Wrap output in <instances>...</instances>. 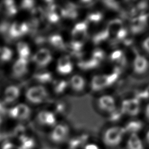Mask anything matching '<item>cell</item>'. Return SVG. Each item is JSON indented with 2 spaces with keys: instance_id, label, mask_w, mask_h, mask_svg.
Instances as JSON below:
<instances>
[{
  "instance_id": "obj_1",
  "label": "cell",
  "mask_w": 149,
  "mask_h": 149,
  "mask_svg": "<svg viewBox=\"0 0 149 149\" xmlns=\"http://www.w3.org/2000/svg\"><path fill=\"white\" fill-rule=\"evenodd\" d=\"M114 70L110 73H98L94 75L88 84L91 91L100 93L114 84L119 76V69L115 68Z\"/></svg>"
},
{
  "instance_id": "obj_2",
  "label": "cell",
  "mask_w": 149,
  "mask_h": 149,
  "mask_svg": "<svg viewBox=\"0 0 149 149\" xmlns=\"http://www.w3.org/2000/svg\"><path fill=\"white\" fill-rule=\"evenodd\" d=\"M24 96L26 101L33 105L47 103L49 100V93L45 86L34 84L26 89Z\"/></svg>"
},
{
  "instance_id": "obj_3",
  "label": "cell",
  "mask_w": 149,
  "mask_h": 149,
  "mask_svg": "<svg viewBox=\"0 0 149 149\" xmlns=\"http://www.w3.org/2000/svg\"><path fill=\"white\" fill-rule=\"evenodd\" d=\"M30 34V27L27 22L16 20L10 23L6 38L8 41H18Z\"/></svg>"
},
{
  "instance_id": "obj_4",
  "label": "cell",
  "mask_w": 149,
  "mask_h": 149,
  "mask_svg": "<svg viewBox=\"0 0 149 149\" xmlns=\"http://www.w3.org/2000/svg\"><path fill=\"white\" fill-rule=\"evenodd\" d=\"M36 68H47L53 61L52 51L47 47L38 48L30 58Z\"/></svg>"
},
{
  "instance_id": "obj_5",
  "label": "cell",
  "mask_w": 149,
  "mask_h": 149,
  "mask_svg": "<svg viewBox=\"0 0 149 149\" xmlns=\"http://www.w3.org/2000/svg\"><path fill=\"white\" fill-rule=\"evenodd\" d=\"M125 132V129L119 126H112L105 130L102 135V141L109 147H113L120 144Z\"/></svg>"
},
{
  "instance_id": "obj_6",
  "label": "cell",
  "mask_w": 149,
  "mask_h": 149,
  "mask_svg": "<svg viewBox=\"0 0 149 149\" xmlns=\"http://www.w3.org/2000/svg\"><path fill=\"white\" fill-rule=\"evenodd\" d=\"M31 109L26 103H17L9 109L8 115L10 118L18 121L27 120L31 116Z\"/></svg>"
},
{
  "instance_id": "obj_7",
  "label": "cell",
  "mask_w": 149,
  "mask_h": 149,
  "mask_svg": "<svg viewBox=\"0 0 149 149\" xmlns=\"http://www.w3.org/2000/svg\"><path fill=\"white\" fill-rule=\"evenodd\" d=\"M54 78L53 73L48 68H36L30 76V80L34 84L43 86L50 85Z\"/></svg>"
},
{
  "instance_id": "obj_8",
  "label": "cell",
  "mask_w": 149,
  "mask_h": 149,
  "mask_svg": "<svg viewBox=\"0 0 149 149\" xmlns=\"http://www.w3.org/2000/svg\"><path fill=\"white\" fill-rule=\"evenodd\" d=\"M74 69L73 59L68 55L65 54L61 55L56 60L55 70L61 77H64L72 74Z\"/></svg>"
},
{
  "instance_id": "obj_9",
  "label": "cell",
  "mask_w": 149,
  "mask_h": 149,
  "mask_svg": "<svg viewBox=\"0 0 149 149\" xmlns=\"http://www.w3.org/2000/svg\"><path fill=\"white\" fill-rule=\"evenodd\" d=\"M29 72V61L17 58L13 62L11 67L12 77L21 81Z\"/></svg>"
},
{
  "instance_id": "obj_10",
  "label": "cell",
  "mask_w": 149,
  "mask_h": 149,
  "mask_svg": "<svg viewBox=\"0 0 149 149\" xmlns=\"http://www.w3.org/2000/svg\"><path fill=\"white\" fill-rule=\"evenodd\" d=\"M95 108L100 112L108 115L116 108L114 97L109 94L100 95L95 100Z\"/></svg>"
},
{
  "instance_id": "obj_11",
  "label": "cell",
  "mask_w": 149,
  "mask_h": 149,
  "mask_svg": "<svg viewBox=\"0 0 149 149\" xmlns=\"http://www.w3.org/2000/svg\"><path fill=\"white\" fill-rule=\"evenodd\" d=\"M70 133V129L68 125L63 123H57L49 133L50 140L56 144L64 142L68 137Z\"/></svg>"
},
{
  "instance_id": "obj_12",
  "label": "cell",
  "mask_w": 149,
  "mask_h": 149,
  "mask_svg": "<svg viewBox=\"0 0 149 149\" xmlns=\"http://www.w3.org/2000/svg\"><path fill=\"white\" fill-rule=\"evenodd\" d=\"M69 91L76 94L83 93L87 87V82L86 78L81 74H72L68 79Z\"/></svg>"
},
{
  "instance_id": "obj_13",
  "label": "cell",
  "mask_w": 149,
  "mask_h": 149,
  "mask_svg": "<svg viewBox=\"0 0 149 149\" xmlns=\"http://www.w3.org/2000/svg\"><path fill=\"white\" fill-rule=\"evenodd\" d=\"M36 120L41 126L52 128L57 124L58 118L51 111L46 108L37 113Z\"/></svg>"
},
{
  "instance_id": "obj_14",
  "label": "cell",
  "mask_w": 149,
  "mask_h": 149,
  "mask_svg": "<svg viewBox=\"0 0 149 149\" xmlns=\"http://www.w3.org/2000/svg\"><path fill=\"white\" fill-rule=\"evenodd\" d=\"M88 28L84 20L75 23L70 31L72 40L84 42L88 37Z\"/></svg>"
},
{
  "instance_id": "obj_15",
  "label": "cell",
  "mask_w": 149,
  "mask_h": 149,
  "mask_svg": "<svg viewBox=\"0 0 149 149\" xmlns=\"http://www.w3.org/2000/svg\"><path fill=\"white\" fill-rule=\"evenodd\" d=\"M22 93V89L18 84H10L8 86L4 91L3 101L8 105L17 104Z\"/></svg>"
},
{
  "instance_id": "obj_16",
  "label": "cell",
  "mask_w": 149,
  "mask_h": 149,
  "mask_svg": "<svg viewBox=\"0 0 149 149\" xmlns=\"http://www.w3.org/2000/svg\"><path fill=\"white\" fill-rule=\"evenodd\" d=\"M65 51V54L72 59L75 58L78 60L84 56V42L72 40L66 42Z\"/></svg>"
},
{
  "instance_id": "obj_17",
  "label": "cell",
  "mask_w": 149,
  "mask_h": 149,
  "mask_svg": "<svg viewBox=\"0 0 149 149\" xmlns=\"http://www.w3.org/2000/svg\"><path fill=\"white\" fill-rule=\"evenodd\" d=\"M50 86L51 93L56 97H62L69 91L68 79L63 77H55Z\"/></svg>"
},
{
  "instance_id": "obj_18",
  "label": "cell",
  "mask_w": 149,
  "mask_h": 149,
  "mask_svg": "<svg viewBox=\"0 0 149 149\" xmlns=\"http://www.w3.org/2000/svg\"><path fill=\"white\" fill-rule=\"evenodd\" d=\"M47 45L51 51H65L66 42L60 34L52 33L48 35Z\"/></svg>"
},
{
  "instance_id": "obj_19",
  "label": "cell",
  "mask_w": 149,
  "mask_h": 149,
  "mask_svg": "<svg viewBox=\"0 0 149 149\" xmlns=\"http://www.w3.org/2000/svg\"><path fill=\"white\" fill-rule=\"evenodd\" d=\"M49 105V108H47L51 111L58 118V116H65L69 111V107L68 104L62 100H55L54 101H49L47 102Z\"/></svg>"
},
{
  "instance_id": "obj_20",
  "label": "cell",
  "mask_w": 149,
  "mask_h": 149,
  "mask_svg": "<svg viewBox=\"0 0 149 149\" xmlns=\"http://www.w3.org/2000/svg\"><path fill=\"white\" fill-rule=\"evenodd\" d=\"M140 105L139 101L136 98L125 100L121 106V111L123 113L131 116L137 115L140 111Z\"/></svg>"
},
{
  "instance_id": "obj_21",
  "label": "cell",
  "mask_w": 149,
  "mask_h": 149,
  "mask_svg": "<svg viewBox=\"0 0 149 149\" xmlns=\"http://www.w3.org/2000/svg\"><path fill=\"white\" fill-rule=\"evenodd\" d=\"M78 5L72 2H68L62 7L59 8L62 19L68 20H74L78 16Z\"/></svg>"
},
{
  "instance_id": "obj_22",
  "label": "cell",
  "mask_w": 149,
  "mask_h": 149,
  "mask_svg": "<svg viewBox=\"0 0 149 149\" xmlns=\"http://www.w3.org/2000/svg\"><path fill=\"white\" fill-rule=\"evenodd\" d=\"M15 51L17 58L27 59L29 61L30 60L33 54L30 44L22 40L16 42Z\"/></svg>"
},
{
  "instance_id": "obj_23",
  "label": "cell",
  "mask_w": 149,
  "mask_h": 149,
  "mask_svg": "<svg viewBox=\"0 0 149 149\" xmlns=\"http://www.w3.org/2000/svg\"><path fill=\"white\" fill-rule=\"evenodd\" d=\"M101 63L93 59L90 56L85 57L84 56L81 58L77 60V67L83 71H91L97 69Z\"/></svg>"
},
{
  "instance_id": "obj_24",
  "label": "cell",
  "mask_w": 149,
  "mask_h": 149,
  "mask_svg": "<svg viewBox=\"0 0 149 149\" xmlns=\"http://www.w3.org/2000/svg\"><path fill=\"white\" fill-rule=\"evenodd\" d=\"M104 14L100 10H93L88 12L85 17V22L88 27L90 26H96L101 24L104 19Z\"/></svg>"
},
{
  "instance_id": "obj_25",
  "label": "cell",
  "mask_w": 149,
  "mask_h": 149,
  "mask_svg": "<svg viewBox=\"0 0 149 149\" xmlns=\"http://www.w3.org/2000/svg\"><path fill=\"white\" fill-rule=\"evenodd\" d=\"M148 66V61L144 56L139 54L135 56L133 63V69L135 73L143 74L147 71Z\"/></svg>"
},
{
  "instance_id": "obj_26",
  "label": "cell",
  "mask_w": 149,
  "mask_h": 149,
  "mask_svg": "<svg viewBox=\"0 0 149 149\" xmlns=\"http://www.w3.org/2000/svg\"><path fill=\"white\" fill-rule=\"evenodd\" d=\"M109 37L110 35L107 29H101L93 34L91 37V41L95 47H99L100 45L105 42Z\"/></svg>"
},
{
  "instance_id": "obj_27",
  "label": "cell",
  "mask_w": 149,
  "mask_h": 149,
  "mask_svg": "<svg viewBox=\"0 0 149 149\" xmlns=\"http://www.w3.org/2000/svg\"><path fill=\"white\" fill-rule=\"evenodd\" d=\"M61 19L59 7L44 12V22L45 21L49 26H55L59 24Z\"/></svg>"
},
{
  "instance_id": "obj_28",
  "label": "cell",
  "mask_w": 149,
  "mask_h": 149,
  "mask_svg": "<svg viewBox=\"0 0 149 149\" xmlns=\"http://www.w3.org/2000/svg\"><path fill=\"white\" fill-rule=\"evenodd\" d=\"M2 9L4 14L8 17L15 16L19 10L18 5L13 1H6L3 2Z\"/></svg>"
},
{
  "instance_id": "obj_29",
  "label": "cell",
  "mask_w": 149,
  "mask_h": 149,
  "mask_svg": "<svg viewBox=\"0 0 149 149\" xmlns=\"http://www.w3.org/2000/svg\"><path fill=\"white\" fill-rule=\"evenodd\" d=\"M47 37L45 33H42L40 31H36L30 34L31 42L38 48L46 47L47 42Z\"/></svg>"
},
{
  "instance_id": "obj_30",
  "label": "cell",
  "mask_w": 149,
  "mask_h": 149,
  "mask_svg": "<svg viewBox=\"0 0 149 149\" xmlns=\"http://www.w3.org/2000/svg\"><path fill=\"white\" fill-rule=\"evenodd\" d=\"M88 139V135L86 134L76 136L69 141V149H77L81 147Z\"/></svg>"
},
{
  "instance_id": "obj_31",
  "label": "cell",
  "mask_w": 149,
  "mask_h": 149,
  "mask_svg": "<svg viewBox=\"0 0 149 149\" xmlns=\"http://www.w3.org/2000/svg\"><path fill=\"white\" fill-rule=\"evenodd\" d=\"M14 56L13 50L9 47H0V62L5 63L10 62Z\"/></svg>"
},
{
  "instance_id": "obj_32",
  "label": "cell",
  "mask_w": 149,
  "mask_h": 149,
  "mask_svg": "<svg viewBox=\"0 0 149 149\" xmlns=\"http://www.w3.org/2000/svg\"><path fill=\"white\" fill-rule=\"evenodd\" d=\"M19 139L20 145L17 147L18 149H33L36 145L35 140L26 134H24Z\"/></svg>"
},
{
  "instance_id": "obj_33",
  "label": "cell",
  "mask_w": 149,
  "mask_h": 149,
  "mask_svg": "<svg viewBox=\"0 0 149 149\" xmlns=\"http://www.w3.org/2000/svg\"><path fill=\"white\" fill-rule=\"evenodd\" d=\"M127 149H144L140 139L136 133H132L130 136L127 143Z\"/></svg>"
},
{
  "instance_id": "obj_34",
  "label": "cell",
  "mask_w": 149,
  "mask_h": 149,
  "mask_svg": "<svg viewBox=\"0 0 149 149\" xmlns=\"http://www.w3.org/2000/svg\"><path fill=\"white\" fill-rule=\"evenodd\" d=\"M108 30L109 35L111 34H116L122 28V22L119 19H113L109 21L105 27Z\"/></svg>"
},
{
  "instance_id": "obj_35",
  "label": "cell",
  "mask_w": 149,
  "mask_h": 149,
  "mask_svg": "<svg viewBox=\"0 0 149 149\" xmlns=\"http://www.w3.org/2000/svg\"><path fill=\"white\" fill-rule=\"evenodd\" d=\"M90 56L100 63H101V62L105 60L106 58V54L105 51L100 47H95L91 51Z\"/></svg>"
},
{
  "instance_id": "obj_36",
  "label": "cell",
  "mask_w": 149,
  "mask_h": 149,
  "mask_svg": "<svg viewBox=\"0 0 149 149\" xmlns=\"http://www.w3.org/2000/svg\"><path fill=\"white\" fill-rule=\"evenodd\" d=\"M18 6L19 9L30 13L37 6V5L34 1H23L20 2Z\"/></svg>"
},
{
  "instance_id": "obj_37",
  "label": "cell",
  "mask_w": 149,
  "mask_h": 149,
  "mask_svg": "<svg viewBox=\"0 0 149 149\" xmlns=\"http://www.w3.org/2000/svg\"><path fill=\"white\" fill-rule=\"evenodd\" d=\"M109 60L112 63L122 64L124 62L123 52L120 50L113 51L109 55Z\"/></svg>"
},
{
  "instance_id": "obj_38",
  "label": "cell",
  "mask_w": 149,
  "mask_h": 149,
  "mask_svg": "<svg viewBox=\"0 0 149 149\" xmlns=\"http://www.w3.org/2000/svg\"><path fill=\"white\" fill-rule=\"evenodd\" d=\"M142 127V124L141 122L138 121H132L129 122L126 126L125 129V132H131L132 133H135L141 129Z\"/></svg>"
},
{
  "instance_id": "obj_39",
  "label": "cell",
  "mask_w": 149,
  "mask_h": 149,
  "mask_svg": "<svg viewBox=\"0 0 149 149\" xmlns=\"http://www.w3.org/2000/svg\"><path fill=\"white\" fill-rule=\"evenodd\" d=\"M9 108H8V105L5 103L3 100L0 101V116L2 117V116L7 115L8 113Z\"/></svg>"
},
{
  "instance_id": "obj_40",
  "label": "cell",
  "mask_w": 149,
  "mask_h": 149,
  "mask_svg": "<svg viewBox=\"0 0 149 149\" xmlns=\"http://www.w3.org/2000/svg\"><path fill=\"white\" fill-rule=\"evenodd\" d=\"M102 3L104 4V5L106 6L109 9H117L118 7V5L115 2L113 1H104Z\"/></svg>"
},
{
  "instance_id": "obj_41",
  "label": "cell",
  "mask_w": 149,
  "mask_h": 149,
  "mask_svg": "<svg viewBox=\"0 0 149 149\" xmlns=\"http://www.w3.org/2000/svg\"><path fill=\"white\" fill-rule=\"evenodd\" d=\"M142 47L144 51L149 54V36L146 37L143 41Z\"/></svg>"
},
{
  "instance_id": "obj_42",
  "label": "cell",
  "mask_w": 149,
  "mask_h": 149,
  "mask_svg": "<svg viewBox=\"0 0 149 149\" xmlns=\"http://www.w3.org/2000/svg\"><path fill=\"white\" fill-rule=\"evenodd\" d=\"M2 149H18V148L10 142H6L2 146Z\"/></svg>"
},
{
  "instance_id": "obj_43",
  "label": "cell",
  "mask_w": 149,
  "mask_h": 149,
  "mask_svg": "<svg viewBox=\"0 0 149 149\" xmlns=\"http://www.w3.org/2000/svg\"><path fill=\"white\" fill-rule=\"evenodd\" d=\"M84 149H100V148L95 144L89 143V144H86L84 146Z\"/></svg>"
},
{
  "instance_id": "obj_44",
  "label": "cell",
  "mask_w": 149,
  "mask_h": 149,
  "mask_svg": "<svg viewBox=\"0 0 149 149\" xmlns=\"http://www.w3.org/2000/svg\"><path fill=\"white\" fill-rule=\"evenodd\" d=\"M145 113H146V116L147 118L149 120V104L146 107Z\"/></svg>"
},
{
  "instance_id": "obj_45",
  "label": "cell",
  "mask_w": 149,
  "mask_h": 149,
  "mask_svg": "<svg viewBox=\"0 0 149 149\" xmlns=\"http://www.w3.org/2000/svg\"><path fill=\"white\" fill-rule=\"evenodd\" d=\"M146 139H147V140L148 143H149V131L147 133V134H146Z\"/></svg>"
},
{
  "instance_id": "obj_46",
  "label": "cell",
  "mask_w": 149,
  "mask_h": 149,
  "mask_svg": "<svg viewBox=\"0 0 149 149\" xmlns=\"http://www.w3.org/2000/svg\"><path fill=\"white\" fill-rule=\"evenodd\" d=\"M147 94L149 95V85L148 86V87L147 88Z\"/></svg>"
},
{
  "instance_id": "obj_47",
  "label": "cell",
  "mask_w": 149,
  "mask_h": 149,
  "mask_svg": "<svg viewBox=\"0 0 149 149\" xmlns=\"http://www.w3.org/2000/svg\"><path fill=\"white\" fill-rule=\"evenodd\" d=\"M2 116H0V125L2 123Z\"/></svg>"
}]
</instances>
